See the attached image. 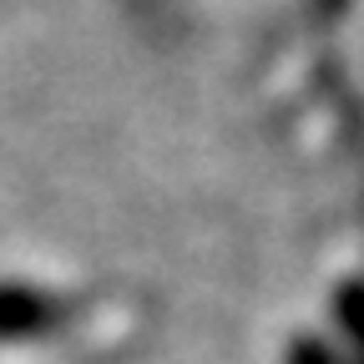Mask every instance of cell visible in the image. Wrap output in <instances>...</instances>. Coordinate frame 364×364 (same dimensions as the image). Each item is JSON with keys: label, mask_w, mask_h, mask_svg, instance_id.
I'll return each mask as SVG.
<instances>
[{"label": "cell", "mask_w": 364, "mask_h": 364, "mask_svg": "<svg viewBox=\"0 0 364 364\" xmlns=\"http://www.w3.org/2000/svg\"><path fill=\"white\" fill-rule=\"evenodd\" d=\"M51 324H56V304L46 294L0 284V339H31L41 329H51Z\"/></svg>", "instance_id": "obj_1"}, {"label": "cell", "mask_w": 364, "mask_h": 364, "mask_svg": "<svg viewBox=\"0 0 364 364\" xmlns=\"http://www.w3.org/2000/svg\"><path fill=\"white\" fill-rule=\"evenodd\" d=\"M339 318H344V329L354 334V344H364V284H349L339 294Z\"/></svg>", "instance_id": "obj_2"}, {"label": "cell", "mask_w": 364, "mask_h": 364, "mask_svg": "<svg viewBox=\"0 0 364 364\" xmlns=\"http://www.w3.org/2000/svg\"><path fill=\"white\" fill-rule=\"evenodd\" d=\"M294 364H334V354L318 344H294Z\"/></svg>", "instance_id": "obj_3"}]
</instances>
